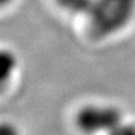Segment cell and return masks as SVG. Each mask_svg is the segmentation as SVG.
I'll list each match as a JSON object with an SVG mask.
<instances>
[{"mask_svg":"<svg viewBox=\"0 0 135 135\" xmlns=\"http://www.w3.org/2000/svg\"><path fill=\"white\" fill-rule=\"evenodd\" d=\"M106 135H135V125L123 121Z\"/></svg>","mask_w":135,"mask_h":135,"instance_id":"cell-5","label":"cell"},{"mask_svg":"<svg viewBox=\"0 0 135 135\" xmlns=\"http://www.w3.org/2000/svg\"><path fill=\"white\" fill-rule=\"evenodd\" d=\"M0 62H1V68H0V75H1V84L3 87H5L12 76L15 75L16 70H17V56L12 50H3L1 51V56H0Z\"/></svg>","mask_w":135,"mask_h":135,"instance_id":"cell-3","label":"cell"},{"mask_svg":"<svg viewBox=\"0 0 135 135\" xmlns=\"http://www.w3.org/2000/svg\"><path fill=\"white\" fill-rule=\"evenodd\" d=\"M0 135H21V133L12 122H3L0 126Z\"/></svg>","mask_w":135,"mask_h":135,"instance_id":"cell-6","label":"cell"},{"mask_svg":"<svg viewBox=\"0 0 135 135\" xmlns=\"http://www.w3.org/2000/svg\"><path fill=\"white\" fill-rule=\"evenodd\" d=\"M123 121L119 108L100 102L83 105L76 110L74 117L75 127L83 135H106Z\"/></svg>","mask_w":135,"mask_h":135,"instance_id":"cell-2","label":"cell"},{"mask_svg":"<svg viewBox=\"0 0 135 135\" xmlns=\"http://www.w3.org/2000/svg\"><path fill=\"white\" fill-rule=\"evenodd\" d=\"M85 17L92 38H109L122 32L133 21L135 0H93Z\"/></svg>","mask_w":135,"mask_h":135,"instance_id":"cell-1","label":"cell"},{"mask_svg":"<svg viewBox=\"0 0 135 135\" xmlns=\"http://www.w3.org/2000/svg\"><path fill=\"white\" fill-rule=\"evenodd\" d=\"M58 7L71 15H87L93 0H55Z\"/></svg>","mask_w":135,"mask_h":135,"instance_id":"cell-4","label":"cell"},{"mask_svg":"<svg viewBox=\"0 0 135 135\" xmlns=\"http://www.w3.org/2000/svg\"><path fill=\"white\" fill-rule=\"evenodd\" d=\"M12 0H1V4L3 5H5V4H8V3H11Z\"/></svg>","mask_w":135,"mask_h":135,"instance_id":"cell-7","label":"cell"}]
</instances>
